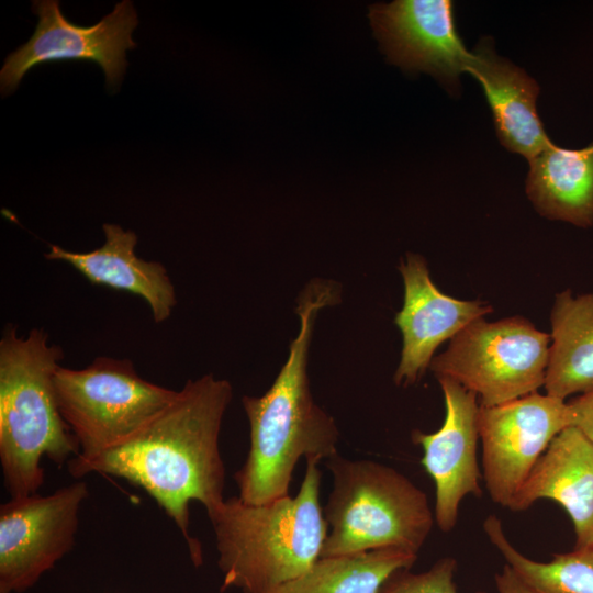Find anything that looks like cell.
Masks as SVG:
<instances>
[{
	"label": "cell",
	"mask_w": 593,
	"mask_h": 593,
	"mask_svg": "<svg viewBox=\"0 0 593 593\" xmlns=\"http://www.w3.org/2000/svg\"><path fill=\"white\" fill-rule=\"evenodd\" d=\"M528 163L525 191L541 216L593 226V143L567 149L551 142Z\"/></svg>",
	"instance_id": "e0dca14e"
},
{
	"label": "cell",
	"mask_w": 593,
	"mask_h": 593,
	"mask_svg": "<svg viewBox=\"0 0 593 593\" xmlns=\"http://www.w3.org/2000/svg\"><path fill=\"white\" fill-rule=\"evenodd\" d=\"M85 481L47 495L10 497L0 506V593H22L75 546Z\"/></svg>",
	"instance_id": "ba28073f"
},
{
	"label": "cell",
	"mask_w": 593,
	"mask_h": 593,
	"mask_svg": "<svg viewBox=\"0 0 593 593\" xmlns=\"http://www.w3.org/2000/svg\"><path fill=\"white\" fill-rule=\"evenodd\" d=\"M104 244L91 251L77 253L49 244L45 258L71 265L91 283L123 290L143 298L156 323L165 322L177 303L175 287L165 266L136 256L137 235L120 225L102 226Z\"/></svg>",
	"instance_id": "2e32d148"
},
{
	"label": "cell",
	"mask_w": 593,
	"mask_h": 593,
	"mask_svg": "<svg viewBox=\"0 0 593 593\" xmlns=\"http://www.w3.org/2000/svg\"><path fill=\"white\" fill-rule=\"evenodd\" d=\"M38 16L31 38L4 59L0 71L2 94L13 92L24 75L33 67L58 60H91L103 70L109 89L118 88L125 74L126 51L136 43L132 32L137 26V14L132 1L118 3L113 11L92 26L70 23L54 0L33 1Z\"/></svg>",
	"instance_id": "9c48e42d"
},
{
	"label": "cell",
	"mask_w": 593,
	"mask_h": 593,
	"mask_svg": "<svg viewBox=\"0 0 593 593\" xmlns=\"http://www.w3.org/2000/svg\"><path fill=\"white\" fill-rule=\"evenodd\" d=\"M232 396L231 383L213 374L188 380L134 435L93 457H74L68 472L76 479L111 475L143 489L175 523L200 567L202 546L191 535L189 507L199 502L209 514L225 500L220 432Z\"/></svg>",
	"instance_id": "6da1fadb"
},
{
	"label": "cell",
	"mask_w": 593,
	"mask_h": 593,
	"mask_svg": "<svg viewBox=\"0 0 593 593\" xmlns=\"http://www.w3.org/2000/svg\"><path fill=\"white\" fill-rule=\"evenodd\" d=\"M320 461L305 459L295 496L264 504L232 496L208 514L222 592L266 593L304 573L321 558L328 526L320 503Z\"/></svg>",
	"instance_id": "3957f363"
},
{
	"label": "cell",
	"mask_w": 593,
	"mask_h": 593,
	"mask_svg": "<svg viewBox=\"0 0 593 593\" xmlns=\"http://www.w3.org/2000/svg\"><path fill=\"white\" fill-rule=\"evenodd\" d=\"M549 347L550 335L525 317H482L452 337L429 369L474 393L481 406H494L545 385Z\"/></svg>",
	"instance_id": "52a82bcc"
},
{
	"label": "cell",
	"mask_w": 593,
	"mask_h": 593,
	"mask_svg": "<svg viewBox=\"0 0 593 593\" xmlns=\"http://www.w3.org/2000/svg\"><path fill=\"white\" fill-rule=\"evenodd\" d=\"M456 571L457 560L445 557L419 573H413L410 569L395 572L384 582L379 593H458L454 581Z\"/></svg>",
	"instance_id": "44dd1931"
},
{
	"label": "cell",
	"mask_w": 593,
	"mask_h": 593,
	"mask_svg": "<svg viewBox=\"0 0 593 593\" xmlns=\"http://www.w3.org/2000/svg\"><path fill=\"white\" fill-rule=\"evenodd\" d=\"M333 488L323 508L321 558L399 549L418 555L435 517L426 494L398 470L339 454L327 459Z\"/></svg>",
	"instance_id": "5b68a950"
},
{
	"label": "cell",
	"mask_w": 593,
	"mask_h": 593,
	"mask_svg": "<svg viewBox=\"0 0 593 593\" xmlns=\"http://www.w3.org/2000/svg\"><path fill=\"white\" fill-rule=\"evenodd\" d=\"M499 593H545L525 582L510 566L495 574Z\"/></svg>",
	"instance_id": "603a6c76"
},
{
	"label": "cell",
	"mask_w": 593,
	"mask_h": 593,
	"mask_svg": "<svg viewBox=\"0 0 593 593\" xmlns=\"http://www.w3.org/2000/svg\"><path fill=\"white\" fill-rule=\"evenodd\" d=\"M399 269L404 300L394 323L402 334V350L393 380L396 385L409 387L425 374L444 342L484 317L493 307L488 302L465 301L443 293L433 282L421 255L409 253Z\"/></svg>",
	"instance_id": "4fadbf2b"
},
{
	"label": "cell",
	"mask_w": 593,
	"mask_h": 593,
	"mask_svg": "<svg viewBox=\"0 0 593 593\" xmlns=\"http://www.w3.org/2000/svg\"><path fill=\"white\" fill-rule=\"evenodd\" d=\"M333 281H310L298 298L300 328L288 358L271 387L260 396L244 395L249 424V448L234 479L238 497L264 504L289 495L293 471L301 458L329 459L338 454L339 430L334 418L313 399L307 358L320 310L338 303Z\"/></svg>",
	"instance_id": "7a4b0ae2"
},
{
	"label": "cell",
	"mask_w": 593,
	"mask_h": 593,
	"mask_svg": "<svg viewBox=\"0 0 593 593\" xmlns=\"http://www.w3.org/2000/svg\"><path fill=\"white\" fill-rule=\"evenodd\" d=\"M55 391L60 414L79 454L93 457L127 439L177 396L142 378L126 358L97 357L82 369L59 367Z\"/></svg>",
	"instance_id": "8992f818"
},
{
	"label": "cell",
	"mask_w": 593,
	"mask_h": 593,
	"mask_svg": "<svg viewBox=\"0 0 593 593\" xmlns=\"http://www.w3.org/2000/svg\"><path fill=\"white\" fill-rule=\"evenodd\" d=\"M483 38L473 51L467 72L481 85L496 135L512 153L530 160L551 143L537 112V82L522 68L495 54Z\"/></svg>",
	"instance_id": "9a60e30c"
},
{
	"label": "cell",
	"mask_w": 593,
	"mask_h": 593,
	"mask_svg": "<svg viewBox=\"0 0 593 593\" xmlns=\"http://www.w3.org/2000/svg\"><path fill=\"white\" fill-rule=\"evenodd\" d=\"M490 542L525 582L545 593H593V546L558 553L547 562L529 559L507 539L502 522L490 515L483 523Z\"/></svg>",
	"instance_id": "ffe728a7"
},
{
	"label": "cell",
	"mask_w": 593,
	"mask_h": 593,
	"mask_svg": "<svg viewBox=\"0 0 593 593\" xmlns=\"http://www.w3.org/2000/svg\"><path fill=\"white\" fill-rule=\"evenodd\" d=\"M437 380L445 400L444 423L435 433L414 430L412 440L422 447V466L435 483V522L448 533L457 525L463 497L482 494L477 457L480 404L458 382L445 377Z\"/></svg>",
	"instance_id": "7c38bea8"
},
{
	"label": "cell",
	"mask_w": 593,
	"mask_h": 593,
	"mask_svg": "<svg viewBox=\"0 0 593 593\" xmlns=\"http://www.w3.org/2000/svg\"><path fill=\"white\" fill-rule=\"evenodd\" d=\"M64 358L43 328L20 337L9 324L0 339V463L10 497L37 493L42 459L67 465L79 454L56 398L55 373Z\"/></svg>",
	"instance_id": "277c9868"
},
{
	"label": "cell",
	"mask_w": 593,
	"mask_h": 593,
	"mask_svg": "<svg viewBox=\"0 0 593 593\" xmlns=\"http://www.w3.org/2000/svg\"><path fill=\"white\" fill-rule=\"evenodd\" d=\"M571 426L582 432L593 443V390L568 402Z\"/></svg>",
	"instance_id": "7402d4cb"
},
{
	"label": "cell",
	"mask_w": 593,
	"mask_h": 593,
	"mask_svg": "<svg viewBox=\"0 0 593 593\" xmlns=\"http://www.w3.org/2000/svg\"><path fill=\"white\" fill-rule=\"evenodd\" d=\"M569 426L568 402L547 393L480 405L483 479L492 501L508 507L549 444Z\"/></svg>",
	"instance_id": "30bf717a"
},
{
	"label": "cell",
	"mask_w": 593,
	"mask_h": 593,
	"mask_svg": "<svg viewBox=\"0 0 593 593\" xmlns=\"http://www.w3.org/2000/svg\"><path fill=\"white\" fill-rule=\"evenodd\" d=\"M540 499L566 510L575 548L593 546V443L573 426L552 439L507 508L524 511Z\"/></svg>",
	"instance_id": "5bb4252c"
},
{
	"label": "cell",
	"mask_w": 593,
	"mask_h": 593,
	"mask_svg": "<svg viewBox=\"0 0 593 593\" xmlns=\"http://www.w3.org/2000/svg\"><path fill=\"white\" fill-rule=\"evenodd\" d=\"M369 19L388 59L404 69L429 72L455 89L472 61L473 52L457 31L450 0L376 3Z\"/></svg>",
	"instance_id": "8fae6325"
},
{
	"label": "cell",
	"mask_w": 593,
	"mask_h": 593,
	"mask_svg": "<svg viewBox=\"0 0 593 593\" xmlns=\"http://www.w3.org/2000/svg\"><path fill=\"white\" fill-rule=\"evenodd\" d=\"M546 393L561 400L593 390V290L555 296Z\"/></svg>",
	"instance_id": "ac0fdd59"
},
{
	"label": "cell",
	"mask_w": 593,
	"mask_h": 593,
	"mask_svg": "<svg viewBox=\"0 0 593 593\" xmlns=\"http://www.w3.org/2000/svg\"><path fill=\"white\" fill-rule=\"evenodd\" d=\"M417 556L390 548L320 558L304 573L266 593H379L392 574L411 569Z\"/></svg>",
	"instance_id": "d6986e66"
}]
</instances>
